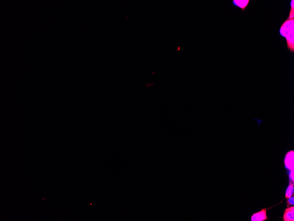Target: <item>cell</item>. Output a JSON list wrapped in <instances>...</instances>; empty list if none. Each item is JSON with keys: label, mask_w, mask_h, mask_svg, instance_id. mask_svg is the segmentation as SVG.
Masks as SVG:
<instances>
[{"label": "cell", "mask_w": 294, "mask_h": 221, "mask_svg": "<svg viewBox=\"0 0 294 221\" xmlns=\"http://www.w3.org/2000/svg\"><path fill=\"white\" fill-rule=\"evenodd\" d=\"M287 204L288 207L289 206H294V193L293 194L292 196H291L289 198H288L287 200Z\"/></svg>", "instance_id": "obj_8"}, {"label": "cell", "mask_w": 294, "mask_h": 221, "mask_svg": "<svg viewBox=\"0 0 294 221\" xmlns=\"http://www.w3.org/2000/svg\"><path fill=\"white\" fill-rule=\"evenodd\" d=\"M294 184L293 181L289 180V184L286 191L285 196V198H289L294 193Z\"/></svg>", "instance_id": "obj_6"}, {"label": "cell", "mask_w": 294, "mask_h": 221, "mask_svg": "<svg viewBox=\"0 0 294 221\" xmlns=\"http://www.w3.org/2000/svg\"><path fill=\"white\" fill-rule=\"evenodd\" d=\"M294 151H292L288 152L285 157V161H284L285 166L286 168L288 170H294Z\"/></svg>", "instance_id": "obj_2"}, {"label": "cell", "mask_w": 294, "mask_h": 221, "mask_svg": "<svg viewBox=\"0 0 294 221\" xmlns=\"http://www.w3.org/2000/svg\"><path fill=\"white\" fill-rule=\"evenodd\" d=\"M284 221H294V207H288L285 210L283 215Z\"/></svg>", "instance_id": "obj_4"}, {"label": "cell", "mask_w": 294, "mask_h": 221, "mask_svg": "<svg viewBox=\"0 0 294 221\" xmlns=\"http://www.w3.org/2000/svg\"><path fill=\"white\" fill-rule=\"evenodd\" d=\"M294 170H290V172L289 173V177L290 180H291L293 182L294 181Z\"/></svg>", "instance_id": "obj_9"}, {"label": "cell", "mask_w": 294, "mask_h": 221, "mask_svg": "<svg viewBox=\"0 0 294 221\" xmlns=\"http://www.w3.org/2000/svg\"><path fill=\"white\" fill-rule=\"evenodd\" d=\"M294 19H287L282 25L280 33L283 37L286 39L288 48L291 53L294 51Z\"/></svg>", "instance_id": "obj_1"}, {"label": "cell", "mask_w": 294, "mask_h": 221, "mask_svg": "<svg viewBox=\"0 0 294 221\" xmlns=\"http://www.w3.org/2000/svg\"><path fill=\"white\" fill-rule=\"evenodd\" d=\"M267 208L262 209L261 211L254 214L251 216V221H263L266 220L268 219L267 216Z\"/></svg>", "instance_id": "obj_3"}, {"label": "cell", "mask_w": 294, "mask_h": 221, "mask_svg": "<svg viewBox=\"0 0 294 221\" xmlns=\"http://www.w3.org/2000/svg\"><path fill=\"white\" fill-rule=\"evenodd\" d=\"M291 10L290 12L289 16L288 19H294V0L291 1Z\"/></svg>", "instance_id": "obj_7"}, {"label": "cell", "mask_w": 294, "mask_h": 221, "mask_svg": "<svg viewBox=\"0 0 294 221\" xmlns=\"http://www.w3.org/2000/svg\"><path fill=\"white\" fill-rule=\"evenodd\" d=\"M249 0H233L232 2L235 6L239 7L244 11L248 6Z\"/></svg>", "instance_id": "obj_5"}]
</instances>
